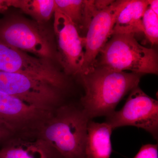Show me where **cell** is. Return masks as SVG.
Segmentation results:
<instances>
[{
  "mask_svg": "<svg viewBox=\"0 0 158 158\" xmlns=\"http://www.w3.org/2000/svg\"><path fill=\"white\" fill-rule=\"evenodd\" d=\"M141 76L98 66L80 76L85 90L82 110L90 119L109 116L125 95L138 87Z\"/></svg>",
  "mask_w": 158,
  "mask_h": 158,
  "instance_id": "1",
  "label": "cell"
},
{
  "mask_svg": "<svg viewBox=\"0 0 158 158\" xmlns=\"http://www.w3.org/2000/svg\"><path fill=\"white\" fill-rule=\"evenodd\" d=\"M90 120L82 108L58 107L38 130L37 135L61 158H85L87 126Z\"/></svg>",
  "mask_w": 158,
  "mask_h": 158,
  "instance_id": "2",
  "label": "cell"
},
{
  "mask_svg": "<svg viewBox=\"0 0 158 158\" xmlns=\"http://www.w3.org/2000/svg\"><path fill=\"white\" fill-rule=\"evenodd\" d=\"M100 53V59L95 67L131 71L141 75L158 74L156 52L141 45L134 34H113Z\"/></svg>",
  "mask_w": 158,
  "mask_h": 158,
  "instance_id": "3",
  "label": "cell"
},
{
  "mask_svg": "<svg viewBox=\"0 0 158 158\" xmlns=\"http://www.w3.org/2000/svg\"><path fill=\"white\" fill-rule=\"evenodd\" d=\"M61 90L41 79L0 72V92L40 109L53 111L58 107L62 98Z\"/></svg>",
  "mask_w": 158,
  "mask_h": 158,
  "instance_id": "4",
  "label": "cell"
},
{
  "mask_svg": "<svg viewBox=\"0 0 158 158\" xmlns=\"http://www.w3.org/2000/svg\"><path fill=\"white\" fill-rule=\"evenodd\" d=\"M0 40L20 50L40 58H57L50 39L39 25L24 19L6 20L0 23Z\"/></svg>",
  "mask_w": 158,
  "mask_h": 158,
  "instance_id": "5",
  "label": "cell"
},
{
  "mask_svg": "<svg viewBox=\"0 0 158 158\" xmlns=\"http://www.w3.org/2000/svg\"><path fill=\"white\" fill-rule=\"evenodd\" d=\"M113 130L124 126L143 129L158 139V102L138 87L131 91L121 110L107 116Z\"/></svg>",
  "mask_w": 158,
  "mask_h": 158,
  "instance_id": "6",
  "label": "cell"
},
{
  "mask_svg": "<svg viewBox=\"0 0 158 158\" xmlns=\"http://www.w3.org/2000/svg\"><path fill=\"white\" fill-rule=\"evenodd\" d=\"M0 72L23 74L51 83L61 90L67 80L48 59L34 57L0 40Z\"/></svg>",
  "mask_w": 158,
  "mask_h": 158,
  "instance_id": "7",
  "label": "cell"
},
{
  "mask_svg": "<svg viewBox=\"0 0 158 158\" xmlns=\"http://www.w3.org/2000/svg\"><path fill=\"white\" fill-rule=\"evenodd\" d=\"M53 111L40 109L0 92V127L12 136L37 135Z\"/></svg>",
  "mask_w": 158,
  "mask_h": 158,
  "instance_id": "8",
  "label": "cell"
},
{
  "mask_svg": "<svg viewBox=\"0 0 158 158\" xmlns=\"http://www.w3.org/2000/svg\"><path fill=\"white\" fill-rule=\"evenodd\" d=\"M54 16L57 59L66 74L80 76L85 57V37L80 36L76 26L56 8Z\"/></svg>",
  "mask_w": 158,
  "mask_h": 158,
  "instance_id": "9",
  "label": "cell"
},
{
  "mask_svg": "<svg viewBox=\"0 0 158 158\" xmlns=\"http://www.w3.org/2000/svg\"><path fill=\"white\" fill-rule=\"evenodd\" d=\"M128 2V0L114 1L92 18L85 37V57L81 75L95 68L97 57L112 36L116 19Z\"/></svg>",
  "mask_w": 158,
  "mask_h": 158,
  "instance_id": "10",
  "label": "cell"
},
{
  "mask_svg": "<svg viewBox=\"0 0 158 158\" xmlns=\"http://www.w3.org/2000/svg\"><path fill=\"white\" fill-rule=\"evenodd\" d=\"M33 136V135H32ZM13 136L0 148V158H61L44 140L36 136Z\"/></svg>",
  "mask_w": 158,
  "mask_h": 158,
  "instance_id": "11",
  "label": "cell"
},
{
  "mask_svg": "<svg viewBox=\"0 0 158 158\" xmlns=\"http://www.w3.org/2000/svg\"><path fill=\"white\" fill-rule=\"evenodd\" d=\"M113 130L106 122L89 120L85 149V158H110L112 152Z\"/></svg>",
  "mask_w": 158,
  "mask_h": 158,
  "instance_id": "12",
  "label": "cell"
},
{
  "mask_svg": "<svg viewBox=\"0 0 158 158\" xmlns=\"http://www.w3.org/2000/svg\"><path fill=\"white\" fill-rule=\"evenodd\" d=\"M148 5V1L128 0L116 19L112 35L143 33L142 18Z\"/></svg>",
  "mask_w": 158,
  "mask_h": 158,
  "instance_id": "13",
  "label": "cell"
},
{
  "mask_svg": "<svg viewBox=\"0 0 158 158\" xmlns=\"http://www.w3.org/2000/svg\"><path fill=\"white\" fill-rule=\"evenodd\" d=\"M6 3L8 7L20 9L39 24L49 20L56 9L55 0H6Z\"/></svg>",
  "mask_w": 158,
  "mask_h": 158,
  "instance_id": "14",
  "label": "cell"
},
{
  "mask_svg": "<svg viewBox=\"0 0 158 158\" xmlns=\"http://www.w3.org/2000/svg\"><path fill=\"white\" fill-rule=\"evenodd\" d=\"M56 8L78 28L85 30V1L55 0Z\"/></svg>",
  "mask_w": 158,
  "mask_h": 158,
  "instance_id": "15",
  "label": "cell"
},
{
  "mask_svg": "<svg viewBox=\"0 0 158 158\" xmlns=\"http://www.w3.org/2000/svg\"><path fill=\"white\" fill-rule=\"evenodd\" d=\"M143 33L152 45L158 42V15L149 7L144 12L143 18Z\"/></svg>",
  "mask_w": 158,
  "mask_h": 158,
  "instance_id": "16",
  "label": "cell"
},
{
  "mask_svg": "<svg viewBox=\"0 0 158 158\" xmlns=\"http://www.w3.org/2000/svg\"><path fill=\"white\" fill-rule=\"evenodd\" d=\"M133 158H158V144H147L142 145Z\"/></svg>",
  "mask_w": 158,
  "mask_h": 158,
  "instance_id": "17",
  "label": "cell"
},
{
  "mask_svg": "<svg viewBox=\"0 0 158 158\" xmlns=\"http://www.w3.org/2000/svg\"><path fill=\"white\" fill-rule=\"evenodd\" d=\"M11 137L12 135L9 132L0 127V142H5Z\"/></svg>",
  "mask_w": 158,
  "mask_h": 158,
  "instance_id": "18",
  "label": "cell"
},
{
  "mask_svg": "<svg viewBox=\"0 0 158 158\" xmlns=\"http://www.w3.org/2000/svg\"><path fill=\"white\" fill-rule=\"evenodd\" d=\"M148 7L155 14L158 15V0H148Z\"/></svg>",
  "mask_w": 158,
  "mask_h": 158,
  "instance_id": "19",
  "label": "cell"
},
{
  "mask_svg": "<svg viewBox=\"0 0 158 158\" xmlns=\"http://www.w3.org/2000/svg\"><path fill=\"white\" fill-rule=\"evenodd\" d=\"M0 8H6L8 9L6 0H0Z\"/></svg>",
  "mask_w": 158,
  "mask_h": 158,
  "instance_id": "20",
  "label": "cell"
},
{
  "mask_svg": "<svg viewBox=\"0 0 158 158\" xmlns=\"http://www.w3.org/2000/svg\"><path fill=\"white\" fill-rule=\"evenodd\" d=\"M8 9L6 8H0V13L5 11V10H7Z\"/></svg>",
  "mask_w": 158,
  "mask_h": 158,
  "instance_id": "21",
  "label": "cell"
}]
</instances>
